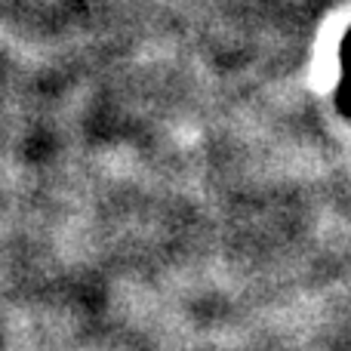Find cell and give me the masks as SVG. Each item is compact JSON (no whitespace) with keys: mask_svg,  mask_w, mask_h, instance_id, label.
I'll list each match as a JSON object with an SVG mask.
<instances>
[{"mask_svg":"<svg viewBox=\"0 0 351 351\" xmlns=\"http://www.w3.org/2000/svg\"><path fill=\"white\" fill-rule=\"evenodd\" d=\"M342 102H346V108L351 111V34L346 40V47H342Z\"/></svg>","mask_w":351,"mask_h":351,"instance_id":"obj_1","label":"cell"}]
</instances>
